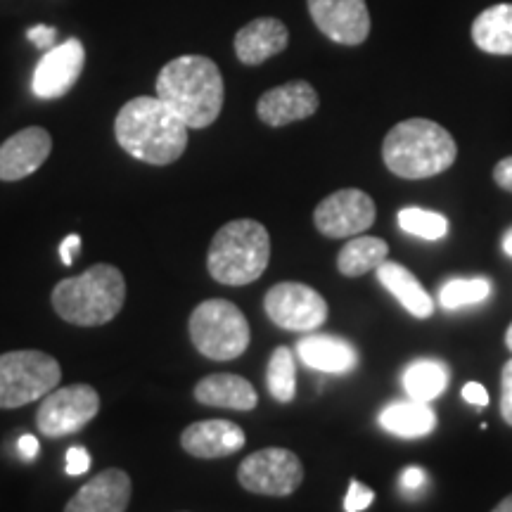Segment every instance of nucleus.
Masks as SVG:
<instances>
[{
  "instance_id": "nucleus-38",
  "label": "nucleus",
  "mask_w": 512,
  "mask_h": 512,
  "mask_svg": "<svg viewBox=\"0 0 512 512\" xmlns=\"http://www.w3.org/2000/svg\"><path fill=\"white\" fill-rule=\"evenodd\" d=\"M503 252L512 256V226L505 230V235H503Z\"/></svg>"
},
{
  "instance_id": "nucleus-26",
  "label": "nucleus",
  "mask_w": 512,
  "mask_h": 512,
  "mask_svg": "<svg viewBox=\"0 0 512 512\" xmlns=\"http://www.w3.org/2000/svg\"><path fill=\"white\" fill-rule=\"evenodd\" d=\"M266 387L273 399L280 403H290L297 396V366H294V356L287 347H278L268 358Z\"/></svg>"
},
{
  "instance_id": "nucleus-36",
  "label": "nucleus",
  "mask_w": 512,
  "mask_h": 512,
  "mask_svg": "<svg viewBox=\"0 0 512 512\" xmlns=\"http://www.w3.org/2000/svg\"><path fill=\"white\" fill-rule=\"evenodd\" d=\"M494 181L498 188L512 192V157H505L494 166Z\"/></svg>"
},
{
  "instance_id": "nucleus-2",
  "label": "nucleus",
  "mask_w": 512,
  "mask_h": 512,
  "mask_svg": "<svg viewBox=\"0 0 512 512\" xmlns=\"http://www.w3.org/2000/svg\"><path fill=\"white\" fill-rule=\"evenodd\" d=\"M157 98L169 105L188 128H207L223 110L219 64L204 55H181L164 64L157 76Z\"/></svg>"
},
{
  "instance_id": "nucleus-32",
  "label": "nucleus",
  "mask_w": 512,
  "mask_h": 512,
  "mask_svg": "<svg viewBox=\"0 0 512 512\" xmlns=\"http://www.w3.org/2000/svg\"><path fill=\"white\" fill-rule=\"evenodd\" d=\"M27 38L38 50L48 53L50 48H55V38H57V29L48 27V24H36L27 31Z\"/></svg>"
},
{
  "instance_id": "nucleus-4",
  "label": "nucleus",
  "mask_w": 512,
  "mask_h": 512,
  "mask_svg": "<svg viewBox=\"0 0 512 512\" xmlns=\"http://www.w3.org/2000/svg\"><path fill=\"white\" fill-rule=\"evenodd\" d=\"M50 302L57 316L79 328L112 323L124 309L126 280L117 266L95 264L76 278H64L53 287Z\"/></svg>"
},
{
  "instance_id": "nucleus-3",
  "label": "nucleus",
  "mask_w": 512,
  "mask_h": 512,
  "mask_svg": "<svg viewBox=\"0 0 512 512\" xmlns=\"http://www.w3.org/2000/svg\"><path fill=\"white\" fill-rule=\"evenodd\" d=\"M458 145L444 126L432 119H406L387 133L382 159L394 176L420 181L444 174L456 164Z\"/></svg>"
},
{
  "instance_id": "nucleus-8",
  "label": "nucleus",
  "mask_w": 512,
  "mask_h": 512,
  "mask_svg": "<svg viewBox=\"0 0 512 512\" xmlns=\"http://www.w3.org/2000/svg\"><path fill=\"white\" fill-rule=\"evenodd\" d=\"M238 482L249 494L285 498L302 486L304 465L297 453L287 451V448H261L242 460L238 467Z\"/></svg>"
},
{
  "instance_id": "nucleus-18",
  "label": "nucleus",
  "mask_w": 512,
  "mask_h": 512,
  "mask_svg": "<svg viewBox=\"0 0 512 512\" xmlns=\"http://www.w3.org/2000/svg\"><path fill=\"white\" fill-rule=\"evenodd\" d=\"M235 55L247 67H259L271 57L285 53L290 46V31L280 19L275 17H259L245 24L235 34Z\"/></svg>"
},
{
  "instance_id": "nucleus-33",
  "label": "nucleus",
  "mask_w": 512,
  "mask_h": 512,
  "mask_svg": "<svg viewBox=\"0 0 512 512\" xmlns=\"http://www.w3.org/2000/svg\"><path fill=\"white\" fill-rule=\"evenodd\" d=\"M425 470H420V467H406V470L401 472V489L403 491H418L425 486Z\"/></svg>"
},
{
  "instance_id": "nucleus-13",
  "label": "nucleus",
  "mask_w": 512,
  "mask_h": 512,
  "mask_svg": "<svg viewBox=\"0 0 512 512\" xmlns=\"http://www.w3.org/2000/svg\"><path fill=\"white\" fill-rule=\"evenodd\" d=\"M83 67H86V48L79 38H67L60 46L43 53L34 69L31 88L43 100L62 98L76 86Z\"/></svg>"
},
{
  "instance_id": "nucleus-6",
  "label": "nucleus",
  "mask_w": 512,
  "mask_h": 512,
  "mask_svg": "<svg viewBox=\"0 0 512 512\" xmlns=\"http://www.w3.org/2000/svg\"><path fill=\"white\" fill-rule=\"evenodd\" d=\"M188 332L195 349L211 361H233L249 347V323L238 306L226 299H207L192 311Z\"/></svg>"
},
{
  "instance_id": "nucleus-14",
  "label": "nucleus",
  "mask_w": 512,
  "mask_h": 512,
  "mask_svg": "<svg viewBox=\"0 0 512 512\" xmlns=\"http://www.w3.org/2000/svg\"><path fill=\"white\" fill-rule=\"evenodd\" d=\"M53 152V138L46 128L29 126L0 145V181L15 183L36 174Z\"/></svg>"
},
{
  "instance_id": "nucleus-9",
  "label": "nucleus",
  "mask_w": 512,
  "mask_h": 512,
  "mask_svg": "<svg viewBox=\"0 0 512 512\" xmlns=\"http://www.w3.org/2000/svg\"><path fill=\"white\" fill-rule=\"evenodd\" d=\"M100 411V394L91 384H72V387L53 389L43 396L36 413V427L43 437L60 439L81 432L93 422Z\"/></svg>"
},
{
  "instance_id": "nucleus-40",
  "label": "nucleus",
  "mask_w": 512,
  "mask_h": 512,
  "mask_svg": "<svg viewBox=\"0 0 512 512\" xmlns=\"http://www.w3.org/2000/svg\"><path fill=\"white\" fill-rule=\"evenodd\" d=\"M505 347H508V349L512 351V323H510L508 332H505Z\"/></svg>"
},
{
  "instance_id": "nucleus-30",
  "label": "nucleus",
  "mask_w": 512,
  "mask_h": 512,
  "mask_svg": "<svg viewBox=\"0 0 512 512\" xmlns=\"http://www.w3.org/2000/svg\"><path fill=\"white\" fill-rule=\"evenodd\" d=\"M501 415L512 427V361L505 363L501 375Z\"/></svg>"
},
{
  "instance_id": "nucleus-25",
  "label": "nucleus",
  "mask_w": 512,
  "mask_h": 512,
  "mask_svg": "<svg viewBox=\"0 0 512 512\" xmlns=\"http://www.w3.org/2000/svg\"><path fill=\"white\" fill-rule=\"evenodd\" d=\"M448 368L441 361H415L403 373V389L415 401L430 403L444 392Z\"/></svg>"
},
{
  "instance_id": "nucleus-27",
  "label": "nucleus",
  "mask_w": 512,
  "mask_h": 512,
  "mask_svg": "<svg viewBox=\"0 0 512 512\" xmlns=\"http://www.w3.org/2000/svg\"><path fill=\"white\" fill-rule=\"evenodd\" d=\"M491 297V283L486 278H470V280H451L441 287L439 304L446 311H456L460 306L482 304Z\"/></svg>"
},
{
  "instance_id": "nucleus-12",
  "label": "nucleus",
  "mask_w": 512,
  "mask_h": 512,
  "mask_svg": "<svg viewBox=\"0 0 512 512\" xmlns=\"http://www.w3.org/2000/svg\"><path fill=\"white\" fill-rule=\"evenodd\" d=\"M306 8L325 38L339 46H361L370 36L366 0H306Z\"/></svg>"
},
{
  "instance_id": "nucleus-21",
  "label": "nucleus",
  "mask_w": 512,
  "mask_h": 512,
  "mask_svg": "<svg viewBox=\"0 0 512 512\" xmlns=\"http://www.w3.org/2000/svg\"><path fill=\"white\" fill-rule=\"evenodd\" d=\"M377 280L399 299L403 309L411 313V316L430 318L434 313V299L430 297V292L420 285V280L406 266L394 264V261H384L377 268Z\"/></svg>"
},
{
  "instance_id": "nucleus-11",
  "label": "nucleus",
  "mask_w": 512,
  "mask_h": 512,
  "mask_svg": "<svg viewBox=\"0 0 512 512\" xmlns=\"http://www.w3.org/2000/svg\"><path fill=\"white\" fill-rule=\"evenodd\" d=\"M313 223L325 238H354L375 223V202L368 192L344 188L332 192L313 211Z\"/></svg>"
},
{
  "instance_id": "nucleus-19",
  "label": "nucleus",
  "mask_w": 512,
  "mask_h": 512,
  "mask_svg": "<svg viewBox=\"0 0 512 512\" xmlns=\"http://www.w3.org/2000/svg\"><path fill=\"white\" fill-rule=\"evenodd\" d=\"M297 356L304 366L320 373L342 375L358 366V351L347 339L335 335H306L299 339Z\"/></svg>"
},
{
  "instance_id": "nucleus-17",
  "label": "nucleus",
  "mask_w": 512,
  "mask_h": 512,
  "mask_svg": "<svg viewBox=\"0 0 512 512\" xmlns=\"http://www.w3.org/2000/svg\"><path fill=\"white\" fill-rule=\"evenodd\" d=\"M247 437L240 425L230 420H200L192 422L181 434L183 451L192 458L216 460L226 458L245 448Z\"/></svg>"
},
{
  "instance_id": "nucleus-29",
  "label": "nucleus",
  "mask_w": 512,
  "mask_h": 512,
  "mask_svg": "<svg viewBox=\"0 0 512 512\" xmlns=\"http://www.w3.org/2000/svg\"><path fill=\"white\" fill-rule=\"evenodd\" d=\"M375 501V491L368 489L358 479H351L347 496H344V512H363L368 510Z\"/></svg>"
},
{
  "instance_id": "nucleus-22",
  "label": "nucleus",
  "mask_w": 512,
  "mask_h": 512,
  "mask_svg": "<svg viewBox=\"0 0 512 512\" xmlns=\"http://www.w3.org/2000/svg\"><path fill=\"white\" fill-rule=\"evenodd\" d=\"M472 41L489 55H512V3L479 12L472 22Z\"/></svg>"
},
{
  "instance_id": "nucleus-31",
  "label": "nucleus",
  "mask_w": 512,
  "mask_h": 512,
  "mask_svg": "<svg viewBox=\"0 0 512 512\" xmlns=\"http://www.w3.org/2000/svg\"><path fill=\"white\" fill-rule=\"evenodd\" d=\"M88 467H91V456H88L86 448H81V446L69 448V451H67V465H64L67 475L79 477V475H83V472H88Z\"/></svg>"
},
{
  "instance_id": "nucleus-24",
  "label": "nucleus",
  "mask_w": 512,
  "mask_h": 512,
  "mask_svg": "<svg viewBox=\"0 0 512 512\" xmlns=\"http://www.w3.org/2000/svg\"><path fill=\"white\" fill-rule=\"evenodd\" d=\"M389 245L380 238H370V235H358L342 247L337 256L339 273L347 278H361L370 271H377L384 261H387Z\"/></svg>"
},
{
  "instance_id": "nucleus-34",
  "label": "nucleus",
  "mask_w": 512,
  "mask_h": 512,
  "mask_svg": "<svg viewBox=\"0 0 512 512\" xmlns=\"http://www.w3.org/2000/svg\"><path fill=\"white\" fill-rule=\"evenodd\" d=\"M79 249H81V238L76 233L67 235V238L62 240L60 245V259L64 266H72L76 261V256H79Z\"/></svg>"
},
{
  "instance_id": "nucleus-16",
  "label": "nucleus",
  "mask_w": 512,
  "mask_h": 512,
  "mask_svg": "<svg viewBox=\"0 0 512 512\" xmlns=\"http://www.w3.org/2000/svg\"><path fill=\"white\" fill-rule=\"evenodd\" d=\"M131 477L119 467H110L95 475L69 498L64 512H126L131 503Z\"/></svg>"
},
{
  "instance_id": "nucleus-39",
  "label": "nucleus",
  "mask_w": 512,
  "mask_h": 512,
  "mask_svg": "<svg viewBox=\"0 0 512 512\" xmlns=\"http://www.w3.org/2000/svg\"><path fill=\"white\" fill-rule=\"evenodd\" d=\"M491 512H512V494H510V496H505V498H503V501H501V503H498V505H496V508H494V510H491Z\"/></svg>"
},
{
  "instance_id": "nucleus-5",
  "label": "nucleus",
  "mask_w": 512,
  "mask_h": 512,
  "mask_svg": "<svg viewBox=\"0 0 512 512\" xmlns=\"http://www.w3.org/2000/svg\"><path fill=\"white\" fill-rule=\"evenodd\" d=\"M271 261V235L259 221L238 219L219 228L207 252V271L216 283L242 287L264 275Z\"/></svg>"
},
{
  "instance_id": "nucleus-35",
  "label": "nucleus",
  "mask_w": 512,
  "mask_h": 512,
  "mask_svg": "<svg viewBox=\"0 0 512 512\" xmlns=\"http://www.w3.org/2000/svg\"><path fill=\"white\" fill-rule=\"evenodd\" d=\"M463 399H465L467 403H472V406L484 408L486 403H489V394H486L484 384H479V382H467L465 387H463Z\"/></svg>"
},
{
  "instance_id": "nucleus-7",
  "label": "nucleus",
  "mask_w": 512,
  "mask_h": 512,
  "mask_svg": "<svg viewBox=\"0 0 512 512\" xmlns=\"http://www.w3.org/2000/svg\"><path fill=\"white\" fill-rule=\"evenodd\" d=\"M62 380V368L50 354L34 349L0 356V408H22L48 396Z\"/></svg>"
},
{
  "instance_id": "nucleus-20",
  "label": "nucleus",
  "mask_w": 512,
  "mask_h": 512,
  "mask_svg": "<svg viewBox=\"0 0 512 512\" xmlns=\"http://www.w3.org/2000/svg\"><path fill=\"white\" fill-rule=\"evenodd\" d=\"M195 396L197 403L202 406H214V408H230V411H254L256 403H259V394L249 384L245 377L230 375V373H214L202 377L195 384Z\"/></svg>"
},
{
  "instance_id": "nucleus-15",
  "label": "nucleus",
  "mask_w": 512,
  "mask_h": 512,
  "mask_svg": "<svg viewBox=\"0 0 512 512\" xmlns=\"http://www.w3.org/2000/svg\"><path fill=\"white\" fill-rule=\"evenodd\" d=\"M318 107V93L309 81H290L261 95L256 102V114L266 126L283 128L313 117Z\"/></svg>"
},
{
  "instance_id": "nucleus-37",
  "label": "nucleus",
  "mask_w": 512,
  "mask_h": 512,
  "mask_svg": "<svg viewBox=\"0 0 512 512\" xmlns=\"http://www.w3.org/2000/svg\"><path fill=\"white\" fill-rule=\"evenodd\" d=\"M17 451L24 460H34L38 456V451H41V446H38L36 437H31V434H24V437L17 441Z\"/></svg>"
},
{
  "instance_id": "nucleus-23",
  "label": "nucleus",
  "mask_w": 512,
  "mask_h": 512,
  "mask_svg": "<svg viewBox=\"0 0 512 512\" xmlns=\"http://www.w3.org/2000/svg\"><path fill=\"white\" fill-rule=\"evenodd\" d=\"M380 425L403 439L427 437L437 427V415L425 401H396L380 413Z\"/></svg>"
},
{
  "instance_id": "nucleus-10",
  "label": "nucleus",
  "mask_w": 512,
  "mask_h": 512,
  "mask_svg": "<svg viewBox=\"0 0 512 512\" xmlns=\"http://www.w3.org/2000/svg\"><path fill=\"white\" fill-rule=\"evenodd\" d=\"M264 309L271 323L290 332H313L328 320L323 294L304 283L273 285L264 297Z\"/></svg>"
},
{
  "instance_id": "nucleus-28",
  "label": "nucleus",
  "mask_w": 512,
  "mask_h": 512,
  "mask_svg": "<svg viewBox=\"0 0 512 512\" xmlns=\"http://www.w3.org/2000/svg\"><path fill=\"white\" fill-rule=\"evenodd\" d=\"M399 226L406 233L415 235L422 240H441L448 233L446 216L437 214V211H427L418 207H406L399 211Z\"/></svg>"
},
{
  "instance_id": "nucleus-1",
  "label": "nucleus",
  "mask_w": 512,
  "mask_h": 512,
  "mask_svg": "<svg viewBox=\"0 0 512 512\" xmlns=\"http://www.w3.org/2000/svg\"><path fill=\"white\" fill-rule=\"evenodd\" d=\"M188 131L183 119L157 95L128 100L114 119V136L121 150L152 166L178 162L188 150Z\"/></svg>"
}]
</instances>
